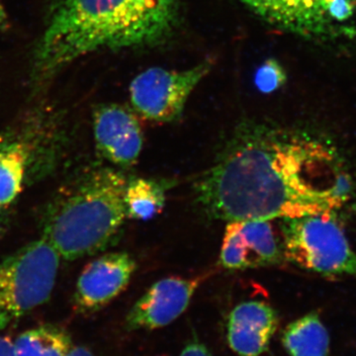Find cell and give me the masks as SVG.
Returning a JSON list of instances; mask_svg holds the SVG:
<instances>
[{"instance_id":"cell-13","label":"cell","mask_w":356,"mask_h":356,"mask_svg":"<svg viewBox=\"0 0 356 356\" xmlns=\"http://www.w3.org/2000/svg\"><path fill=\"white\" fill-rule=\"evenodd\" d=\"M29 147L15 134L0 135V208L16 200L24 184Z\"/></svg>"},{"instance_id":"cell-16","label":"cell","mask_w":356,"mask_h":356,"mask_svg":"<svg viewBox=\"0 0 356 356\" xmlns=\"http://www.w3.org/2000/svg\"><path fill=\"white\" fill-rule=\"evenodd\" d=\"M165 188L159 181L135 178L128 181L125 202L127 216L139 221L153 219L165 205Z\"/></svg>"},{"instance_id":"cell-3","label":"cell","mask_w":356,"mask_h":356,"mask_svg":"<svg viewBox=\"0 0 356 356\" xmlns=\"http://www.w3.org/2000/svg\"><path fill=\"white\" fill-rule=\"evenodd\" d=\"M127 184L125 175L114 168L86 173L51 204L42 236L65 261L102 250L128 217Z\"/></svg>"},{"instance_id":"cell-4","label":"cell","mask_w":356,"mask_h":356,"mask_svg":"<svg viewBox=\"0 0 356 356\" xmlns=\"http://www.w3.org/2000/svg\"><path fill=\"white\" fill-rule=\"evenodd\" d=\"M60 259L42 236L0 261V332L50 299Z\"/></svg>"},{"instance_id":"cell-9","label":"cell","mask_w":356,"mask_h":356,"mask_svg":"<svg viewBox=\"0 0 356 356\" xmlns=\"http://www.w3.org/2000/svg\"><path fill=\"white\" fill-rule=\"evenodd\" d=\"M203 278L168 277L158 281L132 307L128 331H154L172 324L188 308Z\"/></svg>"},{"instance_id":"cell-5","label":"cell","mask_w":356,"mask_h":356,"mask_svg":"<svg viewBox=\"0 0 356 356\" xmlns=\"http://www.w3.org/2000/svg\"><path fill=\"white\" fill-rule=\"evenodd\" d=\"M334 213L283 219V254L313 273L356 277V254Z\"/></svg>"},{"instance_id":"cell-2","label":"cell","mask_w":356,"mask_h":356,"mask_svg":"<svg viewBox=\"0 0 356 356\" xmlns=\"http://www.w3.org/2000/svg\"><path fill=\"white\" fill-rule=\"evenodd\" d=\"M179 22L178 0H55L32 58L42 88L77 58L165 42Z\"/></svg>"},{"instance_id":"cell-19","label":"cell","mask_w":356,"mask_h":356,"mask_svg":"<svg viewBox=\"0 0 356 356\" xmlns=\"http://www.w3.org/2000/svg\"><path fill=\"white\" fill-rule=\"evenodd\" d=\"M0 356H16L14 339L7 334H0Z\"/></svg>"},{"instance_id":"cell-14","label":"cell","mask_w":356,"mask_h":356,"mask_svg":"<svg viewBox=\"0 0 356 356\" xmlns=\"http://www.w3.org/2000/svg\"><path fill=\"white\" fill-rule=\"evenodd\" d=\"M290 356H329V332L317 313H310L288 325L281 337Z\"/></svg>"},{"instance_id":"cell-8","label":"cell","mask_w":356,"mask_h":356,"mask_svg":"<svg viewBox=\"0 0 356 356\" xmlns=\"http://www.w3.org/2000/svg\"><path fill=\"white\" fill-rule=\"evenodd\" d=\"M136 261L127 252H111L89 262L77 280L74 305L81 314L102 310L128 287Z\"/></svg>"},{"instance_id":"cell-1","label":"cell","mask_w":356,"mask_h":356,"mask_svg":"<svg viewBox=\"0 0 356 356\" xmlns=\"http://www.w3.org/2000/svg\"><path fill=\"white\" fill-rule=\"evenodd\" d=\"M210 217L271 221L334 212L353 181L324 145L262 124H243L196 184Z\"/></svg>"},{"instance_id":"cell-15","label":"cell","mask_w":356,"mask_h":356,"mask_svg":"<svg viewBox=\"0 0 356 356\" xmlns=\"http://www.w3.org/2000/svg\"><path fill=\"white\" fill-rule=\"evenodd\" d=\"M74 346L70 334L53 325L28 330L14 339L16 356H67Z\"/></svg>"},{"instance_id":"cell-20","label":"cell","mask_w":356,"mask_h":356,"mask_svg":"<svg viewBox=\"0 0 356 356\" xmlns=\"http://www.w3.org/2000/svg\"><path fill=\"white\" fill-rule=\"evenodd\" d=\"M67 356H96L92 351L89 350L88 348H84V346H76L74 344V348L72 350L67 353Z\"/></svg>"},{"instance_id":"cell-17","label":"cell","mask_w":356,"mask_h":356,"mask_svg":"<svg viewBox=\"0 0 356 356\" xmlns=\"http://www.w3.org/2000/svg\"><path fill=\"white\" fill-rule=\"evenodd\" d=\"M286 81V74L276 60H268L259 67L255 76V83L262 92H273L281 88Z\"/></svg>"},{"instance_id":"cell-10","label":"cell","mask_w":356,"mask_h":356,"mask_svg":"<svg viewBox=\"0 0 356 356\" xmlns=\"http://www.w3.org/2000/svg\"><path fill=\"white\" fill-rule=\"evenodd\" d=\"M283 245L270 221L229 222L222 240L220 261L227 269L268 266L282 259Z\"/></svg>"},{"instance_id":"cell-12","label":"cell","mask_w":356,"mask_h":356,"mask_svg":"<svg viewBox=\"0 0 356 356\" xmlns=\"http://www.w3.org/2000/svg\"><path fill=\"white\" fill-rule=\"evenodd\" d=\"M277 327V314L273 307L261 301L243 302L229 316V346L240 356H261L268 350Z\"/></svg>"},{"instance_id":"cell-21","label":"cell","mask_w":356,"mask_h":356,"mask_svg":"<svg viewBox=\"0 0 356 356\" xmlns=\"http://www.w3.org/2000/svg\"><path fill=\"white\" fill-rule=\"evenodd\" d=\"M8 27V18H7V14L6 10H4L3 4H2L1 0H0V29L7 30Z\"/></svg>"},{"instance_id":"cell-6","label":"cell","mask_w":356,"mask_h":356,"mask_svg":"<svg viewBox=\"0 0 356 356\" xmlns=\"http://www.w3.org/2000/svg\"><path fill=\"white\" fill-rule=\"evenodd\" d=\"M212 69L210 60H204L186 70L151 67L133 79L129 92L138 114L147 120L168 123L181 116L194 89Z\"/></svg>"},{"instance_id":"cell-7","label":"cell","mask_w":356,"mask_h":356,"mask_svg":"<svg viewBox=\"0 0 356 356\" xmlns=\"http://www.w3.org/2000/svg\"><path fill=\"white\" fill-rule=\"evenodd\" d=\"M273 27L312 41H327L350 33L337 19L356 0H238Z\"/></svg>"},{"instance_id":"cell-18","label":"cell","mask_w":356,"mask_h":356,"mask_svg":"<svg viewBox=\"0 0 356 356\" xmlns=\"http://www.w3.org/2000/svg\"><path fill=\"white\" fill-rule=\"evenodd\" d=\"M179 356H213V355L205 344L197 339H193L184 346Z\"/></svg>"},{"instance_id":"cell-11","label":"cell","mask_w":356,"mask_h":356,"mask_svg":"<svg viewBox=\"0 0 356 356\" xmlns=\"http://www.w3.org/2000/svg\"><path fill=\"white\" fill-rule=\"evenodd\" d=\"M96 149L103 158L121 168L137 163L144 136L137 117L118 104H103L93 112Z\"/></svg>"}]
</instances>
